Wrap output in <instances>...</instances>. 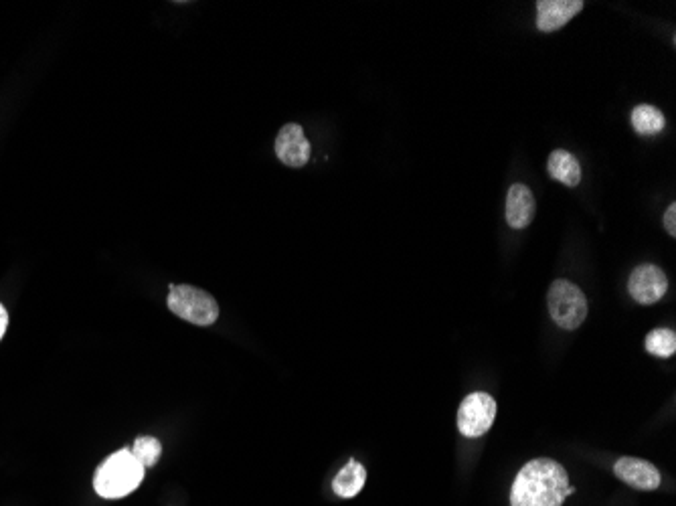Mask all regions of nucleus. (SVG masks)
<instances>
[{
	"instance_id": "1",
	"label": "nucleus",
	"mask_w": 676,
	"mask_h": 506,
	"mask_svg": "<svg viewBox=\"0 0 676 506\" xmlns=\"http://www.w3.org/2000/svg\"><path fill=\"white\" fill-rule=\"evenodd\" d=\"M575 492L567 470L551 458L527 462L511 488V506H563Z\"/></svg>"
},
{
	"instance_id": "2",
	"label": "nucleus",
	"mask_w": 676,
	"mask_h": 506,
	"mask_svg": "<svg viewBox=\"0 0 676 506\" xmlns=\"http://www.w3.org/2000/svg\"><path fill=\"white\" fill-rule=\"evenodd\" d=\"M144 472L146 468L130 450H120L108 456L96 470L94 488L102 498H124L142 484Z\"/></svg>"
},
{
	"instance_id": "3",
	"label": "nucleus",
	"mask_w": 676,
	"mask_h": 506,
	"mask_svg": "<svg viewBox=\"0 0 676 506\" xmlns=\"http://www.w3.org/2000/svg\"><path fill=\"white\" fill-rule=\"evenodd\" d=\"M166 304L168 310L175 316L195 326H211L219 318L217 300L209 292L189 284H173L171 292H168Z\"/></svg>"
},
{
	"instance_id": "4",
	"label": "nucleus",
	"mask_w": 676,
	"mask_h": 506,
	"mask_svg": "<svg viewBox=\"0 0 676 506\" xmlns=\"http://www.w3.org/2000/svg\"><path fill=\"white\" fill-rule=\"evenodd\" d=\"M553 322L563 330H577L587 318V298L569 280H555L547 294Z\"/></svg>"
},
{
	"instance_id": "5",
	"label": "nucleus",
	"mask_w": 676,
	"mask_h": 506,
	"mask_svg": "<svg viewBox=\"0 0 676 506\" xmlns=\"http://www.w3.org/2000/svg\"><path fill=\"white\" fill-rule=\"evenodd\" d=\"M496 419V401L484 391L470 393L458 409V430L466 438L484 436Z\"/></svg>"
},
{
	"instance_id": "6",
	"label": "nucleus",
	"mask_w": 676,
	"mask_h": 506,
	"mask_svg": "<svg viewBox=\"0 0 676 506\" xmlns=\"http://www.w3.org/2000/svg\"><path fill=\"white\" fill-rule=\"evenodd\" d=\"M274 150L276 156L280 158V162H284L290 168H302L308 164L310 160V152L312 146L304 134V128L300 124H286L274 142Z\"/></svg>"
},
{
	"instance_id": "7",
	"label": "nucleus",
	"mask_w": 676,
	"mask_h": 506,
	"mask_svg": "<svg viewBox=\"0 0 676 506\" xmlns=\"http://www.w3.org/2000/svg\"><path fill=\"white\" fill-rule=\"evenodd\" d=\"M666 290H668V280H666L664 272L658 266H652V264L638 266L628 280L630 296L638 304H644V306L656 304L658 300H662Z\"/></svg>"
},
{
	"instance_id": "8",
	"label": "nucleus",
	"mask_w": 676,
	"mask_h": 506,
	"mask_svg": "<svg viewBox=\"0 0 676 506\" xmlns=\"http://www.w3.org/2000/svg\"><path fill=\"white\" fill-rule=\"evenodd\" d=\"M614 474L628 486L642 490V492L656 490L662 482V476L654 464L642 458H632V456H624L616 460Z\"/></svg>"
},
{
	"instance_id": "9",
	"label": "nucleus",
	"mask_w": 676,
	"mask_h": 506,
	"mask_svg": "<svg viewBox=\"0 0 676 506\" xmlns=\"http://www.w3.org/2000/svg\"><path fill=\"white\" fill-rule=\"evenodd\" d=\"M581 0H539L537 27L543 33H553L565 27L577 13L583 11Z\"/></svg>"
},
{
	"instance_id": "10",
	"label": "nucleus",
	"mask_w": 676,
	"mask_h": 506,
	"mask_svg": "<svg viewBox=\"0 0 676 506\" xmlns=\"http://www.w3.org/2000/svg\"><path fill=\"white\" fill-rule=\"evenodd\" d=\"M537 211L535 195L527 185H513L506 195V221L513 229H525L531 225Z\"/></svg>"
},
{
	"instance_id": "11",
	"label": "nucleus",
	"mask_w": 676,
	"mask_h": 506,
	"mask_svg": "<svg viewBox=\"0 0 676 506\" xmlns=\"http://www.w3.org/2000/svg\"><path fill=\"white\" fill-rule=\"evenodd\" d=\"M547 173L551 179L565 187H577L581 181V166L567 150H553L547 160Z\"/></svg>"
},
{
	"instance_id": "12",
	"label": "nucleus",
	"mask_w": 676,
	"mask_h": 506,
	"mask_svg": "<svg viewBox=\"0 0 676 506\" xmlns=\"http://www.w3.org/2000/svg\"><path fill=\"white\" fill-rule=\"evenodd\" d=\"M367 482V470L361 462L349 460V464L332 480V490L341 498H355Z\"/></svg>"
},
{
	"instance_id": "13",
	"label": "nucleus",
	"mask_w": 676,
	"mask_h": 506,
	"mask_svg": "<svg viewBox=\"0 0 676 506\" xmlns=\"http://www.w3.org/2000/svg\"><path fill=\"white\" fill-rule=\"evenodd\" d=\"M630 122H632V128H634L640 136H656V134H660V132L664 130V126H666L664 114H662L658 108L650 106V104H640V106H636V108L632 110Z\"/></svg>"
},
{
	"instance_id": "14",
	"label": "nucleus",
	"mask_w": 676,
	"mask_h": 506,
	"mask_svg": "<svg viewBox=\"0 0 676 506\" xmlns=\"http://www.w3.org/2000/svg\"><path fill=\"white\" fill-rule=\"evenodd\" d=\"M646 351L654 357L668 359L676 353V334L670 328H656L646 336Z\"/></svg>"
},
{
	"instance_id": "15",
	"label": "nucleus",
	"mask_w": 676,
	"mask_h": 506,
	"mask_svg": "<svg viewBox=\"0 0 676 506\" xmlns=\"http://www.w3.org/2000/svg\"><path fill=\"white\" fill-rule=\"evenodd\" d=\"M130 452L144 468H152L162 454V444L152 436H140L134 440Z\"/></svg>"
},
{
	"instance_id": "16",
	"label": "nucleus",
	"mask_w": 676,
	"mask_h": 506,
	"mask_svg": "<svg viewBox=\"0 0 676 506\" xmlns=\"http://www.w3.org/2000/svg\"><path fill=\"white\" fill-rule=\"evenodd\" d=\"M662 223H664L666 231L674 237V235H676V205H674V203L666 209V213H664V217H662Z\"/></svg>"
},
{
	"instance_id": "17",
	"label": "nucleus",
	"mask_w": 676,
	"mask_h": 506,
	"mask_svg": "<svg viewBox=\"0 0 676 506\" xmlns=\"http://www.w3.org/2000/svg\"><path fill=\"white\" fill-rule=\"evenodd\" d=\"M7 328H9V312H7V308L3 304H0V341L5 339Z\"/></svg>"
}]
</instances>
